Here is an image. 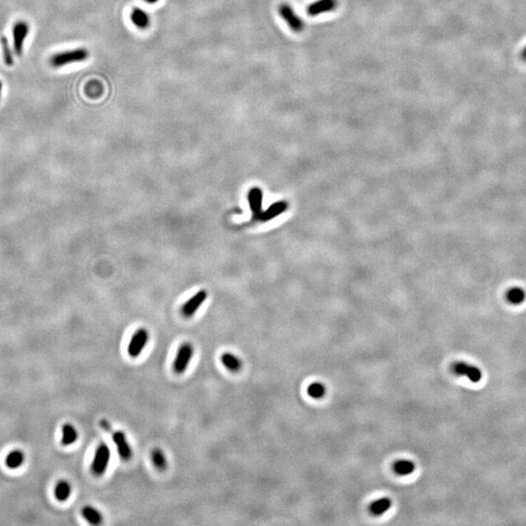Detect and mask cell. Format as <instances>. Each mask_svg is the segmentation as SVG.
Instances as JSON below:
<instances>
[{
	"mask_svg": "<svg viewBox=\"0 0 526 526\" xmlns=\"http://www.w3.org/2000/svg\"><path fill=\"white\" fill-rule=\"evenodd\" d=\"M88 57H89V51L87 49L77 48V49L59 52V53L52 55L49 60V64L54 69H62L69 65L84 62Z\"/></svg>",
	"mask_w": 526,
	"mask_h": 526,
	"instance_id": "6da1fadb",
	"label": "cell"
},
{
	"mask_svg": "<svg viewBox=\"0 0 526 526\" xmlns=\"http://www.w3.org/2000/svg\"><path fill=\"white\" fill-rule=\"evenodd\" d=\"M194 357V346L190 342H183L177 350L172 362V370L174 373L183 374L190 366Z\"/></svg>",
	"mask_w": 526,
	"mask_h": 526,
	"instance_id": "7a4b0ae2",
	"label": "cell"
},
{
	"mask_svg": "<svg viewBox=\"0 0 526 526\" xmlns=\"http://www.w3.org/2000/svg\"><path fill=\"white\" fill-rule=\"evenodd\" d=\"M110 459H111L110 448L105 443L100 444L95 451L94 458L92 461L91 471L93 475H95L96 477L103 476L109 466Z\"/></svg>",
	"mask_w": 526,
	"mask_h": 526,
	"instance_id": "3957f363",
	"label": "cell"
},
{
	"mask_svg": "<svg viewBox=\"0 0 526 526\" xmlns=\"http://www.w3.org/2000/svg\"><path fill=\"white\" fill-rule=\"evenodd\" d=\"M149 338L150 335L147 329L141 328L134 332L127 346V353L129 357H131L132 359H137L142 354V352L147 348V345L149 344Z\"/></svg>",
	"mask_w": 526,
	"mask_h": 526,
	"instance_id": "277c9868",
	"label": "cell"
},
{
	"mask_svg": "<svg viewBox=\"0 0 526 526\" xmlns=\"http://www.w3.org/2000/svg\"><path fill=\"white\" fill-rule=\"evenodd\" d=\"M30 33V25L23 21H19L13 25V48L17 56L21 57L23 52L24 41Z\"/></svg>",
	"mask_w": 526,
	"mask_h": 526,
	"instance_id": "5b68a950",
	"label": "cell"
},
{
	"mask_svg": "<svg viewBox=\"0 0 526 526\" xmlns=\"http://www.w3.org/2000/svg\"><path fill=\"white\" fill-rule=\"evenodd\" d=\"M279 14L283 18V20L287 23L289 28L295 33H300L304 28V23L301 18L293 9V7L286 3L281 4L279 6Z\"/></svg>",
	"mask_w": 526,
	"mask_h": 526,
	"instance_id": "8992f818",
	"label": "cell"
},
{
	"mask_svg": "<svg viewBox=\"0 0 526 526\" xmlns=\"http://www.w3.org/2000/svg\"><path fill=\"white\" fill-rule=\"evenodd\" d=\"M112 441L114 443L118 455L123 461H129L133 456V450L131 445L128 441L127 435L123 431H114L112 432Z\"/></svg>",
	"mask_w": 526,
	"mask_h": 526,
	"instance_id": "52a82bcc",
	"label": "cell"
},
{
	"mask_svg": "<svg viewBox=\"0 0 526 526\" xmlns=\"http://www.w3.org/2000/svg\"><path fill=\"white\" fill-rule=\"evenodd\" d=\"M452 370L457 375H464L469 378V380L474 383L480 382L482 377V373L479 367L467 364L465 362L455 363L452 366Z\"/></svg>",
	"mask_w": 526,
	"mask_h": 526,
	"instance_id": "ba28073f",
	"label": "cell"
},
{
	"mask_svg": "<svg viewBox=\"0 0 526 526\" xmlns=\"http://www.w3.org/2000/svg\"><path fill=\"white\" fill-rule=\"evenodd\" d=\"M207 295L206 290H200L196 295H194L191 298H189L182 308V313L183 316L186 318L192 317L197 311L201 307V305L206 301Z\"/></svg>",
	"mask_w": 526,
	"mask_h": 526,
	"instance_id": "9c48e42d",
	"label": "cell"
},
{
	"mask_svg": "<svg viewBox=\"0 0 526 526\" xmlns=\"http://www.w3.org/2000/svg\"><path fill=\"white\" fill-rule=\"evenodd\" d=\"M337 0H317L307 8L309 16H318L323 13L333 11L337 8Z\"/></svg>",
	"mask_w": 526,
	"mask_h": 526,
	"instance_id": "30bf717a",
	"label": "cell"
},
{
	"mask_svg": "<svg viewBox=\"0 0 526 526\" xmlns=\"http://www.w3.org/2000/svg\"><path fill=\"white\" fill-rule=\"evenodd\" d=\"M220 362L228 371L238 373L243 368V361L238 356L231 352H224L220 356Z\"/></svg>",
	"mask_w": 526,
	"mask_h": 526,
	"instance_id": "8fae6325",
	"label": "cell"
},
{
	"mask_svg": "<svg viewBox=\"0 0 526 526\" xmlns=\"http://www.w3.org/2000/svg\"><path fill=\"white\" fill-rule=\"evenodd\" d=\"M130 19L132 21V23H134L139 30H147L150 25V17H149V14L143 9L138 8V7H136L132 10L131 15H130Z\"/></svg>",
	"mask_w": 526,
	"mask_h": 526,
	"instance_id": "7c38bea8",
	"label": "cell"
},
{
	"mask_svg": "<svg viewBox=\"0 0 526 526\" xmlns=\"http://www.w3.org/2000/svg\"><path fill=\"white\" fill-rule=\"evenodd\" d=\"M248 200L250 208L254 215H260L261 207H262V192L259 188L253 187L249 194H248Z\"/></svg>",
	"mask_w": 526,
	"mask_h": 526,
	"instance_id": "4fadbf2b",
	"label": "cell"
},
{
	"mask_svg": "<svg viewBox=\"0 0 526 526\" xmlns=\"http://www.w3.org/2000/svg\"><path fill=\"white\" fill-rule=\"evenodd\" d=\"M81 513H82L84 519L86 521H88L92 525H99L103 522L102 513L93 506L83 507Z\"/></svg>",
	"mask_w": 526,
	"mask_h": 526,
	"instance_id": "5bb4252c",
	"label": "cell"
},
{
	"mask_svg": "<svg viewBox=\"0 0 526 526\" xmlns=\"http://www.w3.org/2000/svg\"><path fill=\"white\" fill-rule=\"evenodd\" d=\"M62 444L68 446L74 444L78 439V432L71 424H65L62 428Z\"/></svg>",
	"mask_w": 526,
	"mask_h": 526,
	"instance_id": "9a60e30c",
	"label": "cell"
},
{
	"mask_svg": "<svg viewBox=\"0 0 526 526\" xmlns=\"http://www.w3.org/2000/svg\"><path fill=\"white\" fill-rule=\"evenodd\" d=\"M151 461H152V464L153 466L158 470V471H165L168 467V460L167 457L164 453L163 450H161L160 448H155L151 451Z\"/></svg>",
	"mask_w": 526,
	"mask_h": 526,
	"instance_id": "2e32d148",
	"label": "cell"
},
{
	"mask_svg": "<svg viewBox=\"0 0 526 526\" xmlns=\"http://www.w3.org/2000/svg\"><path fill=\"white\" fill-rule=\"evenodd\" d=\"M286 209V205L284 202H278V203H275L273 205L269 207L264 213H261L259 215V218L262 220V221H267V220H270L272 218H274L275 217L281 215L285 210Z\"/></svg>",
	"mask_w": 526,
	"mask_h": 526,
	"instance_id": "e0dca14e",
	"label": "cell"
},
{
	"mask_svg": "<svg viewBox=\"0 0 526 526\" xmlns=\"http://www.w3.org/2000/svg\"><path fill=\"white\" fill-rule=\"evenodd\" d=\"M525 290L518 286L510 288L506 294V298H507L508 302L515 304V305L521 304L525 300Z\"/></svg>",
	"mask_w": 526,
	"mask_h": 526,
	"instance_id": "ac0fdd59",
	"label": "cell"
},
{
	"mask_svg": "<svg viewBox=\"0 0 526 526\" xmlns=\"http://www.w3.org/2000/svg\"><path fill=\"white\" fill-rule=\"evenodd\" d=\"M71 495V485L68 481H60L55 487V497L57 501L65 502Z\"/></svg>",
	"mask_w": 526,
	"mask_h": 526,
	"instance_id": "d6986e66",
	"label": "cell"
},
{
	"mask_svg": "<svg viewBox=\"0 0 526 526\" xmlns=\"http://www.w3.org/2000/svg\"><path fill=\"white\" fill-rule=\"evenodd\" d=\"M24 462V454L20 450H14L6 457V466L10 469H17L21 467Z\"/></svg>",
	"mask_w": 526,
	"mask_h": 526,
	"instance_id": "ffe728a7",
	"label": "cell"
},
{
	"mask_svg": "<svg viewBox=\"0 0 526 526\" xmlns=\"http://www.w3.org/2000/svg\"><path fill=\"white\" fill-rule=\"evenodd\" d=\"M392 506V501L389 498H381L373 502L370 506V513L374 515H380L386 513Z\"/></svg>",
	"mask_w": 526,
	"mask_h": 526,
	"instance_id": "44dd1931",
	"label": "cell"
},
{
	"mask_svg": "<svg viewBox=\"0 0 526 526\" xmlns=\"http://www.w3.org/2000/svg\"><path fill=\"white\" fill-rule=\"evenodd\" d=\"M394 469L400 476H407L414 472L415 464L410 460H400L395 463Z\"/></svg>",
	"mask_w": 526,
	"mask_h": 526,
	"instance_id": "7402d4cb",
	"label": "cell"
},
{
	"mask_svg": "<svg viewBox=\"0 0 526 526\" xmlns=\"http://www.w3.org/2000/svg\"><path fill=\"white\" fill-rule=\"evenodd\" d=\"M1 48L3 51V59H4L5 65L8 67H11L14 64V59H13L11 49L8 44V40L6 37L1 38Z\"/></svg>",
	"mask_w": 526,
	"mask_h": 526,
	"instance_id": "603a6c76",
	"label": "cell"
},
{
	"mask_svg": "<svg viewBox=\"0 0 526 526\" xmlns=\"http://www.w3.org/2000/svg\"><path fill=\"white\" fill-rule=\"evenodd\" d=\"M326 387L322 383H313L308 387V394L310 397L314 399H320L325 396Z\"/></svg>",
	"mask_w": 526,
	"mask_h": 526,
	"instance_id": "cb8c5ba5",
	"label": "cell"
},
{
	"mask_svg": "<svg viewBox=\"0 0 526 526\" xmlns=\"http://www.w3.org/2000/svg\"><path fill=\"white\" fill-rule=\"evenodd\" d=\"M101 427H102V428H103L104 430H106V431H109V430H111L110 424L108 423V422H107L106 420H102V421H101Z\"/></svg>",
	"mask_w": 526,
	"mask_h": 526,
	"instance_id": "d4e9b609",
	"label": "cell"
},
{
	"mask_svg": "<svg viewBox=\"0 0 526 526\" xmlns=\"http://www.w3.org/2000/svg\"><path fill=\"white\" fill-rule=\"evenodd\" d=\"M521 57H522V60L524 62H526V47L524 48V50L522 51V53H521Z\"/></svg>",
	"mask_w": 526,
	"mask_h": 526,
	"instance_id": "484cf974",
	"label": "cell"
},
{
	"mask_svg": "<svg viewBox=\"0 0 526 526\" xmlns=\"http://www.w3.org/2000/svg\"><path fill=\"white\" fill-rule=\"evenodd\" d=\"M159 0H145V2H148L149 4H154L156 2H158Z\"/></svg>",
	"mask_w": 526,
	"mask_h": 526,
	"instance_id": "4316f807",
	"label": "cell"
},
{
	"mask_svg": "<svg viewBox=\"0 0 526 526\" xmlns=\"http://www.w3.org/2000/svg\"><path fill=\"white\" fill-rule=\"evenodd\" d=\"M2 87H3V85H2V82L0 81V99H1V94H2Z\"/></svg>",
	"mask_w": 526,
	"mask_h": 526,
	"instance_id": "83f0119b",
	"label": "cell"
}]
</instances>
